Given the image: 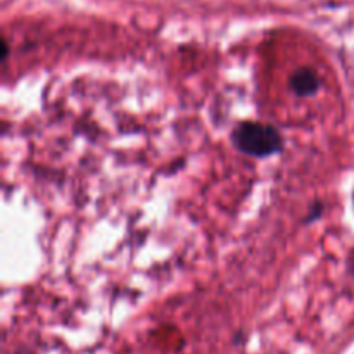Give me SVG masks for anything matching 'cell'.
Returning <instances> with one entry per match:
<instances>
[{
	"label": "cell",
	"instance_id": "cell-1",
	"mask_svg": "<svg viewBox=\"0 0 354 354\" xmlns=\"http://www.w3.org/2000/svg\"><path fill=\"white\" fill-rule=\"evenodd\" d=\"M234 144L241 152L254 158H268L282 151V137L270 124L245 121L234 131Z\"/></svg>",
	"mask_w": 354,
	"mask_h": 354
},
{
	"label": "cell",
	"instance_id": "cell-2",
	"mask_svg": "<svg viewBox=\"0 0 354 354\" xmlns=\"http://www.w3.org/2000/svg\"><path fill=\"white\" fill-rule=\"evenodd\" d=\"M318 82L320 80L315 75V71H311L310 68H301L290 78V86L297 95H311L318 90V85H320Z\"/></svg>",
	"mask_w": 354,
	"mask_h": 354
}]
</instances>
